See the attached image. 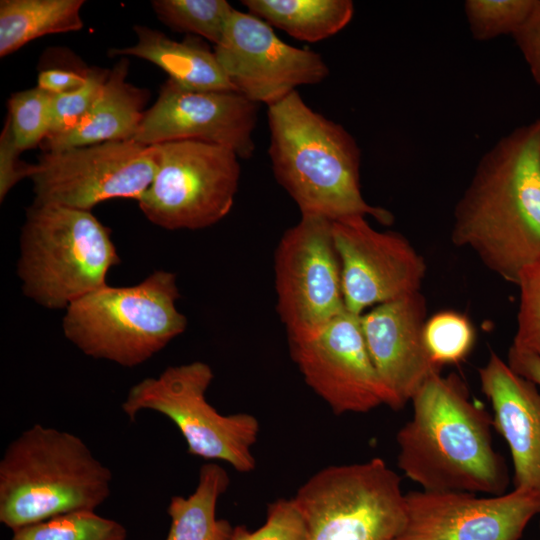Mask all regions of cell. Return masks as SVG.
Masks as SVG:
<instances>
[{"instance_id":"1","label":"cell","mask_w":540,"mask_h":540,"mask_svg":"<svg viewBox=\"0 0 540 540\" xmlns=\"http://www.w3.org/2000/svg\"><path fill=\"white\" fill-rule=\"evenodd\" d=\"M451 241L515 285L540 261V119L482 157L455 206Z\"/></svg>"},{"instance_id":"2","label":"cell","mask_w":540,"mask_h":540,"mask_svg":"<svg viewBox=\"0 0 540 540\" xmlns=\"http://www.w3.org/2000/svg\"><path fill=\"white\" fill-rule=\"evenodd\" d=\"M398 430L397 465L422 490L500 495L510 482L493 445L492 414L471 399L456 375H432L411 399Z\"/></svg>"},{"instance_id":"3","label":"cell","mask_w":540,"mask_h":540,"mask_svg":"<svg viewBox=\"0 0 540 540\" xmlns=\"http://www.w3.org/2000/svg\"><path fill=\"white\" fill-rule=\"evenodd\" d=\"M269 156L277 182L301 215L331 221L371 216L382 225L393 214L365 201L360 187V149L351 134L310 108L297 91L268 106Z\"/></svg>"},{"instance_id":"4","label":"cell","mask_w":540,"mask_h":540,"mask_svg":"<svg viewBox=\"0 0 540 540\" xmlns=\"http://www.w3.org/2000/svg\"><path fill=\"white\" fill-rule=\"evenodd\" d=\"M112 473L77 435L34 424L0 460V522L13 531L76 511H95Z\"/></svg>"},{"instance_id":"5","label":"cell","mask_w":540,"mask_h":540,"mask_svg":"<svg viewBox=\"0 0 540 540\" xmlns=\"http://www.w3.org/2000/svg\"><path fill=\"white\" fill-rule=\"evenodd\" d=\"M120 258L111 231L88 210L32 204L20 234L17 273L24 294L47 309H67L107 285Z\"/></svg>"},{"instance_id":"6","label":"cell","mask_w":540,"mask_h":540,"mask_svg":"<svg viewBox=\"0 0 540 540\" xmlns=\"http://www.w3.org/2000/svg\"><path fill=\"white\" fill-rule=\"evenodd\" d=\"M179 297L175 274L164 270L132 286L107 284L66 309L63 332L87 356L135 367L185 331Z\"/></svg>"},{"instance_id":"7","label":"cell","mask_w":540,"mask_h":540,"mask_svg":"<svg viewBox=\"0 0 540 540\" xmlns=\"http://www.w3.org/2000/svg\"><path fill=\"white\" fill-rule=\"evenodd\" d=\"M292 499L307 540H399L405 526L401 478L379 457L327 466Z\"/></svg>"},{"instance_id":"8","label":"cell","mask_w":540,"mask_h":540,"mask_svg":"<svg viewBox=\"0 0 540 540\" xmlns=\"http://www.w3.org/2000/svg\"><path fill=\"white\" fill-rule=\"evenodd\" d=\"M213 378L212 368L202 361L169 366L157 377L133 385L121 407L130 421L143 410L169 418L192 456L223 461L240 473L252 472L259 421L249 413H219L206 398Z\"/></svg>"},{"instance_id":"9","label":"cell","mask_w":540,"mask_h":540,"mask_svg":"<svg viewBox=\"0 0 540 540\" xmlns=\"http://www.w3.org/2000/svg\"><path fill=\"white\" fill-rule=\"evenodd\" d=\"M156 147L158 168L138 201L150 222L167 230H198L229 214L240 179L233 150L193 139Z\"/></svg>"},{"instance_id":"10","label":"cell","mask_w":540,"mask_h":540,"mask_svg":"<svg viewBox=\"0 0 540 540\" xmlns=\"http://www.w3.org/2000/svg\"><path fill=\"white\" fill-rule=\"evenodd\" d=\"M276 310L288 342L307 339L346 310L332 221L301 215L274 254Z\"/></svg>"},{"instance_id":"11","label":"cell","mask_w":540,"mask_h":540,"mask_svg":"<svg viewBox=\"0 0 540 540\" xmlns=\"http://www.w3.org/2000/svg\"><path fill=\"white\" fill-rule=\"evenodd\" d=\"M35 165L33 204L91 211L115 198L138 202L157 171L158 151L134 140L111 141L47 151Z\"/></svg>"},{"instance_id":"12","label":"cell","mask_w":540,"mask_h":540,"mask_svg":"<svg viewBox=\"0 0 540 540\" xmlns=\"http://www.w3.org/2000/svg\"><path fill=\"white\" fill-rule=\"evenodd\" d=\"M214 52L235 89L267 106L329 74L320 54L283 42L264 20L235 9Z\"/></svg>"},{"instance_id":"13","label":"cell","mask_w":540,"mask_h":540,"mask_svg":"<svg viewBox=\"0 0 540 540\" xmlns=\"http://www.w3.org/2000/svg\"><path fill=\"white\" fill-rule=\"evenodd\" d=\"M347 311L368 308L420 291L427 266L402 234L374 229L364 216L332 221Z\"/></svg>"},{"instance_id":"14","label":"cell","mask_w":540,"mask_h":540,"mask_svg":"<svg viewBox=\"0 0 540 540\" xmlns=\"http://www.w3.org/2000/svg\"><path fill=\"white\" fill-rule=\"evenodd\" d=\"M289 348L305 383L335 415L367 413L387 405L360 315L345 310L317 334L289 342Z\"/></svg>"},{"instance_id":"15","label":"cell","mask_w":540,"mask_h":540,"mask_svg":"<svg viewBox=\"0 0 540 540\" xmlns=\"http://www.w3.org/2000/svg\"><path fill=\"white\" fill-rule=\"evenodd\" d=\"M258 104L236 90H192L168 79L133 140L143 145L193 139L250 158Z\"/></svg>"},{"instance_id":"16","label":"cell","mask_w":540,"mask_h":540,"mask_svg":"<svg viewBox=\"0 0 540 540\" xmlns=\"http://www.w3.org/2000/svg\"><path fill=\"white\" fill-rule=\"evenodd\" d=\"M405 502L399 540H520L540 515V496L515 488L500 495L417 490Z\"/></svg>"},{"instance_id":"17","label":"cell","mask_w":540,"mask_h":540,"mask_svg":"<svg viewBox=\"0 0 540 540\" xmlns=\"http://www.w3.org/2000/svg\"><path fill=\"white\" fill-rule=\"evenodd\" d=\"M426 320L427 303L421 291L360 315L365 343L391 409H402L428 378L441 372L425 345Z\"/></svg>"},{"instance_id":"18","label":"cell","mask_w":540,"mask_h":540,"mask_svg":"<svg viewBox=\"0 0 540 540\" xmlns=\"http://www.w3.org/2000/svg\"><path fill=\"white\" fill-rule=\"evenodd\" d=\"M494 429L508 445L513 486L540 496V391L495 352L478 369Z\"/></svg>"},{"instance_id":"19","label":"cell","mask_w":540,"mask_h":540,"mask_svg":"<svg viewBox=\"0 0 540 540\" xmlns=\"http://www.w3.org/2000/svg\"><path fill=\"white\" fill-rule=\"evenodd\" d=\"M128 66L126 58L114 65L101 93L82 120L73 129L42 142L46 152L133 140L145 113L149 91L127 81Z\"/></svg>"},{"instance_id":"20","label":"cell","mask_w":540,"mask_h":540,"mask_svg":"<svg viewBox=\"0 0 540 540\" xmlns=\"http://www.w3.org/2000/svg\"><path fill=\"white\" fill-rule=\"evenodd\" d=\"M135 45L112 50L113 55L145 59L164 70L176 84L192 90H236L215 52L195 37L182 42L144 26H135ZM237 91V90H236Z\"/></svg>"},{"instance_id":"21","label":"cell","mask_w":540,"mask_h":540,"mask_svg":"<svg viewBox=\"0 0 540 540\" xmlns=\"http://www.w3.org/2000/svg\"><path fill=\"white\" fill-rule=\"evenodd\" d=\"M229 484V475L220 464H203L193 493L170 499L167 513L171 525L166 540H231L234 527L216 517L217 502Z\"/></svg>"},{"instance_id":"22","label":"cell","mask_w":540,"mask_h":540,"mask_svg":"<svg viewBox=\"0 0 540 540\" xmlns=\"http://www.w3.org/2000/svg\"><path fill=\"white\" fill-rule=\"evenodd\" d=\"M83 0H1L0 56L54 33L80 30Z\"/></svg>"},{"instance_id":"23","label":"cell","mask_w":540,"mask_h":540,"mask_svg":"<svg viewBox=\"0 0 540 540\" xmlns=\"http://www.w3.org/2000/svg\"><path fill=\"white\" fill-rule=\"evenodd\" d=\"M248 12L307 42L326 39L352 19L350 0H243Z\"/></svg>"},{"instance_id":"24","label":"cell","mask_w":540,"mask_h":540,"mask_svg":"<svg viewBox=\"0 0 540 540\" xmlns=\"http://www.w3.org/2000/svg\"><path fill=\"white\" fill-rule=\"evenodd\" d=\"M152 6L171 29L202 36L215 46L222 40L234 11L225 0H155Z\"/></svg>"},{"instance_id":"25","label":"cell","mask_w":540,"mask_h":540,"mask_svg":"<svg viewBox=\"0 0 540 540\" xmlns=\"http://www.w3.org/2000/svg\"><path fill=\"white\" fill-rule=\"evenodd\" d=\"M126 528L95 511H76L13 531L11 540H126Z\"/></svg>"},{"instance_id":"26","label":"cell","mask_w":540,"mask_h":540,"mask_svg":"<svg viewBox=\"0 0 540 540\" xmlns=\"http://www.w3.org/2000/svg\"><path fill=\"white\" fill-rule=\"evenodd\" d=\"M476 332L469 318L443 310L427 318L424 341L432 361L442 367L463 361L473 349Z\"/></svg>"},{"instance_id":"27","label":"cell","mask_w":540,"mask_h":540,"mask_svg":"<svg viewBox=\"0 0 540 540\" xmlns=\"http://www.w3.org/2000/svg\"><path fill=\"white\" fill-rule=\"evenodd\" d=\"M53 94L35 87L11 95L8 100L13 141L22 152L42 143L50 133Z\"/></svg>"},{"instance_id":"28","label":"cell","mask_w":540,"mask_h":540,"mask_svg":"<svg viewBox=\"0 0 540 540\" xmlns=\"http://www.w3.org/2000/svg\"><path fill=\"white\" fill-rule=\"evenodd\" d=\"M537 0H467L465 14L472 36L489 40L514 35L530 17Z\"/></svg>"},{"instance_id":"29","label":"cell","mask_w":540,"mask_h":540,"mask_svg":"<svg viewBox=\"0 0 540 540\" xmlns=\"http://www.w3.org/2000/svg\"><path fill=\"white\" fill-rule=\"evenodd\" d=\"M519 288L517 327L512 347L540 358V261L527 267Z\"/></svg>"},{"instance_id":"30","label":"cell","mask_w":540,"mask_h":540,"mask_svg":"<svg viewBox=\"0 0 540 540\" xmlns=\"http://www.w3.org/2000/svg\"><path fill=\"white\" fill-rule=\"evenodd\" d=\"M109 71L88 68L86 81L81 87L68 93L53 95L52 123L47 137L63 134L82 120L101 93Z\"/></svg>"},{"instance_id":"31","label":"cell","mask_w":540,"mask_h":540,"mask_svg":"<svg viewBox=\"0 0 540 540\" xmlns=\"http://www.w3.org/2000/svg\"><path fill=\"white\" fill-rule=\"evenodd\" d=\"M231 540H307V533L293 499L279 498L268 504L262 526L252 532L236 526Z\"/></svg>"},{"instance_id":"32","label":"cell","mask_w":540,"mask_h":540,"mask_svg":"<svg viewBox=\"0 0 540 540\" xmlns=\"http://www.w3.org/2000/svg\"><path fill=\"white\" fill-rule=\"evenodd\" d=\"M21 152L14 144L10 125L6 119L0 137V198L1 201L7 193L23 178L32 177L36 165L20 161Z\"/></svg>"},{"instance_id":"33","label":"cell","mask_w":540,"mask_h":540,"mask_svg":"<svg viewBox=\"0 0 540 540\" xmlns=\"http://www.w3.org/2000/svg\"><path fill=\"white\" fill-rule=\"evenodd\" d=\"M513 37L540 85V0L536 1L530 17Z\"/></svg>"},{"instance_id":"34","label":"cell","mask_w":540,"mask_h":540,"mask_svg":"<svg viewBox=\"0 0 540 540\" xmlns=\"http://www.w3.org/2000/svg\"><path fill=\"white\" fill-rule=\"evenodd\" d=\"M87 69L75 71L62 68L42 70L37 78V87L53 94H64L81 87L87 78Z\"/></svg>"},{"instance_id":"35","label":"cell","mask_w":540,"mask_h":540,"mask_svg":"<svg viewBox=\"0 0 540 540\" xmlns=\"http://www.w3.org/2000/svg\"><path fill=\"white\" fill-rule=\"evenodd\" d=\"M507 363L517 374L540 388V358L510 346Z\"/></svg>"},{"instance_id":"36","label":"cell","mask_w":540,"mask_h":540,"mask_svg":"<svg viewBox=\"0 0 540 540\" xmlns=\"http://www.w3.org/2000/svg\"><path fill=\"white\" fill-rule=\"evenodd\" d=\"M540 516V515H539ZM539 528H540V521H539Z\"/></svg>"}]
</instances>
